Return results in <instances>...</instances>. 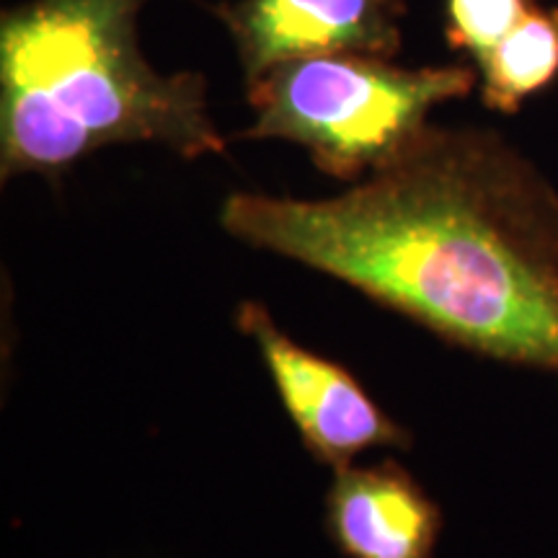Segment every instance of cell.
Returning <instances> with one entry per match:
<instances>
[{
    "label": "cell",
    "mask_w": 558,
    "mask_h": 558,
    "mask_svg": "<svg viewBox=\"0 0 558 558\" xmlns=\"http://www.w3.org/2000/svg\"><path fill=\"white\" fill-rule=\"evenodd\" d=\"M235 326L259 349L279 401L318 463L339 471L367 450L411 448L409 429L344 365L290 339L259 300H243Z\"/></svg>",
    "instance_id": "4"
},
{
    "label": "cell",
    "mask_w": 558,
    "mask_h": 558,
    "mask_svg": "<svg viewBox=\"0 0 558 558\" xmlns=\"http://www.w3.org/2000/svg\"><path fill=\"white\" fill-rule=\"evenodd\" d=\"M538 0H445V41L478 65Z\"/></svg>",
    "instance_id": "8"
},
{
    "label": "cell",
    "mask_w": 558,
    "mask_h": 558,
    "mask_svg": "<svg viewBox=\"0 0 558 558\" xmlns=\"http://www.w3.org/2000/svg\"><path fill=\"white\" fill-rule=\"evenodd\" d=\"M218 222L448 344L558 373V192L497 132L427 124L339 194L230 192Z\"/></svg>",
    "instance_id": "1"
},
{
    "label": "cell",
    "mask_w": 558,
    "mask_h": 558,
    "mask_svg": "<svg viewBox=\"0 0 558 558\" xmlns=\"http://www.w3.org/2000/svg\"><path fill=\"white\" fill-rule=\"evenodd\" d=\"M243 86L279 62L362 52L396 58L403 47L407 0H220Z\"/></svg>",
    "instance_id": "5"
},
{
    "label": "cell",
    "mask_w": 558,
    "mask_h": 558,
    "mask_svg": "<svg viewBox=\"0 0 558 558\" xmlns=\"http://www.w3.org/2000/svg\"><path fill=\"white\" fill-rule=\"evenodd\" d=\"M478 86L473 65H396L362 52L279 62L246 86L251 122L235 140H282L341 184H357L396 158L429 114Z\"/></svg>",
    "instance_id": "3"
},
{
    "label": "cell",
    "mask_w": 558,
    "mask_h": 558,
    "mask_svg": "<svg viewBox=\"0 0 558 558\" xmlns=\"http://www.w3.org/2000/svg\"><path fill=\"white\" fill-rule=\"evenodd\" d=\"M153 0H24L0 13V179L60 181L117 145L197 160L222 137L197 70L160 73L140 41Z\"/></svg>",
    "instance_id": "2"
},
{
    "label": "cell",
    "mask_w": 558,
    "mask_h": 558,
    "mask_svg": "<svg viewBox=\"0 0 558 558\" xmlns=\"http://www.w3.org/2000/svg\"><path fill=\"white\" fill-rule=\"evenodd\" d=\"M324 527L344 558H435L442 512L399 460L333 471Z\"/></svg>",
    "instance_id": "6"
},
{
    "label": "cell",
    "mask_w": 558,
    "mask_h": 558,
    "mask_svg": "<svg viewBox=\"0 0 558 558\" xmlns=\"http://www.w3.org/2000/svg\"><path fill=\"white\" fill-rule=\"evenodd\" d=\"M473 68L486 109L520 111L558 81V5L535 3L509 37Z\"/></svg>",
    "instance_id": "7"
}]
</instances>
